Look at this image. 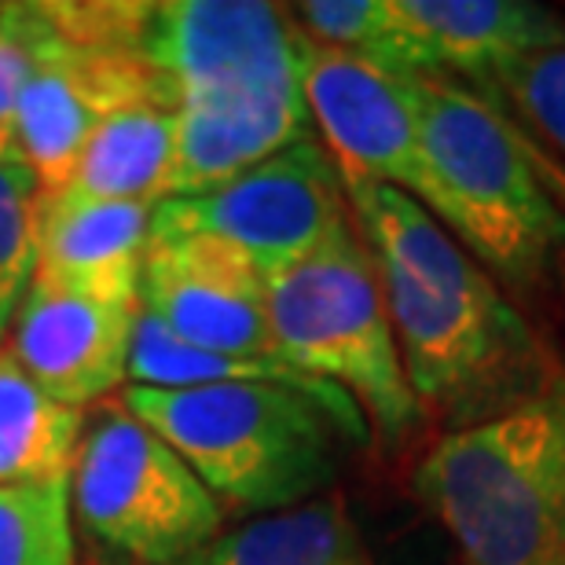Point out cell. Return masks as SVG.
<instances>
[{
	"mask_svg": "<svg viewBox=\"0 0 565 565\" xmlns=\"http://www.w3.org/2000/svg\"><path fill=\"white\" fill-rule=\"evenodd\" d=\"M342 180L375 257L404 375L445 434L492 419L562 375L495 276L419 199L367 177Z\"/></svg>",
	"mask_w": 565,
	"mask_h": 565,
	"instance_id": "6da1fadb",
	"label": "cell"
},
{
	"mask_svg": "<svg viewBox=\"0 0 565 565\" xmlns=\"http://www.w3.org/2000/svg\"><path fill=\"white\" fill-rule=\"evenodd\" d=\"M412 484L462 565H565V375L492 419L440 434Z\"/></svg>",
	"mask_w": 565,
	"mask_h": 565,
	"instance_id": "7a4b0ae2",
	"label": "cell"
},
{
	"mask_svg": "<svg viewBox=\"0 0 565 565\" xmlns=\"http://www.w3.org/2000/svg\"><path fill=\"white\" fill-rule=\"evenodd\" d=\"M419 202L489 268L533 290L565 250V217L533 169L522 121L456 77L415 74Z\"/></svg>",
	"mask_w": 565,
	"mask_h": 565,
	"instance_id": "3957f363",
	"label": "cell"
},
{
	"mask_svg": "<svg viewBox=\"0 0 565 565\" xmlns=\"http://www.w3.org/2000/svg\"><path fill=\"white\" fill-rule=\"evenodd\" d=\"M118 401L199 473L228 514L287 511L338 478L342 429L294 390L262 382L126 386Z\"/></svg>",
	"mask_w": 565,
	"mask_h": 565,
	"instance_id": "277c9868",
	"label": "cell"
},
{
	"mask_svg": "<svg viewBox=\"0 0 565 565\" xmlns=\"http://www.w3.org/2000/svg\"><path fill=\"white\" fill-rule=\"evenodd\" d=\"M265 287L279 356L349 393L382 448L408 445L429 415L404 375L375 257L356 224L265 276Z\"/></svg>",
	"mask_w": 565,
	"mask_h": 565,
	"instance_id": "5b68a950",
	"label": "cell"
},
{
	"mask_svg": "<svg viewBox=\"0 0 565 565\" xmlns=\"http://www.w3.org/2000/svg\"><path fill=\"white\" fill-rule=\"evenodd\" d=\"M143 0H49L26 4L33 71L15 110V151L41 195L66 188L93 129L118 107L162 99L173 88L143 55Z\"/></svg>",
	"mask_w": 565,
	"mask_h": 565,
	"instance_id": "8992f818",
	"label": "cell"
},
{
	"mask_svg": "<svg viewBox=\"0 0 565 565\" xmlns=\"http://www.w3.org/2000/svg\"><path fill=\"white\" fill-rule=\"evenodd\" d=\"M71 511L107 555L180 565L224 533V507L199 473L137 415L104 404L85 423L71 473Z\"/></svg>",
	"mask_w": 565,
	"mask_h": 565,
	"instance_id": "52a82bcc",
	"label": "cell"
},
{
	"mask_svg": "<svg viewBox=\"0 0 565 565\" xmlns=\"http://www.w3.org/2000/svg\"><path fill=\"white\" fill-rule=\"evenodd\" d=\"M353 224L342 169L320 140H301L224 188L154 206L151 239H206L273 276Z\"/></svg>",
	"mask_w": 565,
	"mask_h": 565,
	"instance_id": "ba28073f",
	"label": "cell"
},
{
	"mask_svg": "<svg viewBox=\"0 0 565 565\" xmlns=\"http://www.w3.org/2000/svg\"><path fill=\"white\" fill-rule=\"evenodd\" d=\"M305 33L262 0L151 4L143 55L180 99L210 93H301Z\"/></svg>",
	"mask_w": 565,
	"mask_h": 565,
	"instance_id": "9c48e42d",
	"label": "cell"
},
{
	"mask_svg": "<svg viewBox=\"0 0 565 565\" xmlns=\"http://www.w3.org/2000/svg\"><path fill=\"white\" fill-rule=\"evenodd\" d=\"M301 93L327 154L349 177H367L419 199V107L415 74L360 55L305 44Z\"/></svg>",
	"mask_w": 565,
	"mask_h": 565,
	"instance_id": "30bf717a",
	"label": "cell"
},
{
	"mask_svg": "<svg viewBox=\"0 0 565 565\" xmlns=\"http://www.w3.org/2000/svg\"><path fill=\"white\" fill-rule=\"evenodd\" d=\"M140 312V298H110L33 276L4 345L49 397L85 412L129 379Z\"/></svg>",
	"mask_w": 565,
	"mask_h": 565,
	"instance_id": "8fae6325",
	"label": "cell"
},
{
	"mask_svg": "<svg viewBox=\"0 0 565 565\" xmlns=\"http://www.w3.org/2000/svg\"><path fill=\"white\" fill-rule=\"evenodd\" d=\"M140 305L180 342L206 353L282 360L268 323L265 276L217 243L151 239Z\"/></svg>",
	"mask_w": 565,
	"mask_h": 565,
	"instance_id": "7c38bea8",
	"label": "cell"
},
{
	"mask_svg": "<svg viewBox=\"0 0 565 565\" xmlns=\"http://www.w3.org/2000/svg\"><path fill=\"white\" fill-rule=\"evenodd\" d=\"M558 41H565V22L529 0H390L382 66L495 85Z\"/></svg>",
	"mask_w": 565,
	"mask_h": 565,
	"instance_id": "4fadbf2b",
	"label": "cell"
},
{
	"mask_svg": "<svg viewBox=\"0 0 565 565\" xmlns=\"http://www.w3.org/2000/svg\"><path fill=\"white\" fill-rule=\"evenodd\" d=\"M312 129L305 93H210L180 99L169 199L210 195L265 158L312 140Z\"/></svg>",
	"mask_w": 565,
	"mask_h": 565,
	"instance_id": "5bb4252c",
	"label": "cell"
},
{
	"mask_svg": "<svg viewBox=\"0 0 565 565\" xmlns=\"http://www.w3.org/2000/svg\"><path fill=\"white\" fill-rule=\"evenodd\" d=\"M154 206L77 195H41L38 279L63 287L140 298Z\"/></svg>",
	"mask_w": 565,
	"mask_h": 565,
	"instance_id": "9a60e30c",
	"label": "cell"
},
{
	"mask_svg": "<svg viewBox=\"0 0 565 565\" xmlns=\"http://www.w3.org/2000/svg\"><path fill=\"white\" fill-rule=\"evenodd\" d=\"M173 169L177 107L162 99H140V104L118 107L93 129L63 191L77 199L158 206L169 199Z\"/></svg>",
	"mask_w": 565,
	"mask_h": 565,
	"instance_id": "2e32d148",
	"label": "cell"
},
{
	"mask_svg": "<svg viewBox=\"0 0 565 565\" xmlns=\"http://www.w3.org/2000/svg\"><path fill=\"white\" fill-rule=\"evenodd\" d=\"M180 565H375L338 495L246 518Z\"/></svg>",
	"mask_w": 565,
	"mask_h": 565,
	"instance_id": "e0dca14e",
	"label": "cell"
},
{
	"mask_svg": "<svg viewBox=\"0 0 565 565\" xmlns=\"http://www.w3.org/2000/svg\"><path fill=\"white\" fill-rule=\"evenodd\" d=\"M85 412L49 397L0 345V489L71 481Z\"/></svg>",
	"mask_w": 565,
	"mask_h": 565,
	"instance_id": "ac0fdd59",
	"label": "cell"
},
{
	"mask_svg": "<svg viewBox=\"0 0 565 565\" xmlns=\"http://www.w3.org/2000/svg\"><path fill=\"white\" fill-rule=\"evenodd\" d=\"M0 565H77L71 481L0 489Z\"/></svg>",
	"mask_w": 565,
	"mask_h": 565,
	"instance_id": "d6986e66",
	"label": "cell"
},
{
	"mask_svg": "<svg viewBox=\"0 0 565 565\" xmlns=\"http://www.w3.org/2000/svg\"><path fill=\"white\" fill-rule=\"evenodd\" d=\"M41 184L19 158H0V345L38 276Z\"/></svg>",
	"mask_w": 565,
	"mask_h": 565,
	"instance_id": "ffe728a7",
	"label": "cell"
},
{
	"mask_svg": "<svg viewBox=\"0 0 565 565\" xmlns=\"http://www.w3.org/2000/svg\"><path fill=\"white\" fill-rule=\"evenodd\" d=\"M495 88L529 121V132L565 162V41L529 55Z\"/></svg>",
	"mask_w": 565,
	"mask_h": 565,
	"instance_id": "44dd1931",
	"label": "cell"
},
{
	"mask_svg": "<svg viewBox=\"0 0 565 565\" xmlns=\"http://www.w3.org/2000/svg\"><path fill=\"white\" fill-rule=\"evenodd\" d=\"M33 71V41L26 4H0V140L15 147V110Z\"/></svg>",
	"mask_w": 565,
	"mask_h": 565,
	"instance_id": "7402d4cb",
	"label": "cell"
},
{
	"mask_svg": "<svg viewBox=\"0 0 565 565\" xmlns=\"http://www.w3.org/2000/svg\"><path fill=\"white\" fill-rule=\"evenodd\" d=\"M525 147H529V158H533V169L540 173V180H544L547 195L555 199V206L562 210V217H565V162L555 151H551V147L540 143L529 129H525Z\"/></svg>",
	"mask_w": 565,
	"mask_h": 565,
	"instance_id": "603a6c76",
	"label": "cell"
},
{
	"mask_svg": "<svg viewBox=\"0 0 565 565\" xmlns=\"http://www.w3.org/2000/svg\"><path fill=\"white\" fill-rule=\"evenodd\" d=\"M0 158H19V151H15V147H11V143L0 140ZM19 162H22V158H19Z\"/></svg>",
	"mask_w": 565,
	"mask_h": 565,
	"instance_id": "cb8c5ba5",
	"label": "cell"
}]
</instances>
